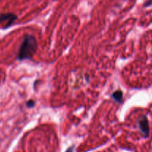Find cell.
Returning <instances> with one entry per match:
<instances>
[{
  "label": "cell",
  "instance_id": "cell-1",
  "mask_svg": "<svg viewBox=\"0 0 152 152\" xmlns=\"http://www.w3.org/2000/svg\"><path fill=\"white\" fill-rule=\"evenodd\" d=\"M37 48V44L36 39L31 35H27L24 37L22 45L19 49L18 59L23 60V59H31L35 53Z\"/></svg>",
  "mask_w": 152,
  "mask_h": 152
},
{
  "label": "cell",
  "instance_id": "cell-2",
  "mask_svg": "<svg viewBox=\"0 0 152 152\" xmlns=\"http://www.w3.org/2000/svg\"><path fill=\"white\" fill-rule=\"evenodd\" d=\"M16 19V16L13 13H4L0 15V25L4 28H7Z\"/></svg>",
  "mask_w": 152,
  "mask_h": 152
},
{
  "label": "cell",
  "instance_id": "cell-3",
  "mask_svg": "<svg viewBox=\"0 0 152 152\" xmlns=\"http://www.w3.org/2000/svg\"><path fill=\"white\" fill-rule=\"evenodd\" d=\"M138 123H139L141 132H142L144 136L147 137L148 136V133H149V126H148V122L147 118L145 117H142Z\"/></svg>",
  "mask_w": 152,
  "mask_h": 152
},
{
  "label": "cell",
  "instance_id": "cell-4",
  "mask_svg": "<svg viewBox=\"0 0 152 152\" xmlns=\"http://www.w3.org/2000/svg\"><path fill=\"white\" fill-rule=\"evenodd\" d=\"M113 98H114V99L117 101H120L122 99V97H123V94H122L121 91H116L114 92V94H112Z\"/></svg>",
  "mask_w": 152,
  "mask_h": 152
},
{
  "label": "cell",
  "instance_id": "cell-5",
  "mask_svg": "<svg viewBox=\"0 0 152 152\" xmlns=\"http://www.w3.org/2000/svg\"><path fill=\"white\" fill-rule=\"evenodd\" d=\"M34 105V102H33L32 100H31L29 102H28V103H27V105L29 107H32Z\"/></svg>",
  "mask_w": 152,
  "mask_h": 152
}]
</instances>
